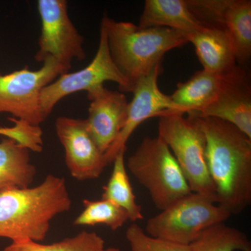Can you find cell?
<instances>
[{
	"instance_id": "30bf717a",
	"label": "cell",
	"mask_w": 251,
	"mask_h": 251,
	"mask_svg": "<svg viewBox=\"0 0 251 251\" xmlns=\"http://www.w3.org/2000/svg\"><path fill=\"white\" fill-rule=\"evenodd\" d=\"M161 71V64L157 66L135 85L132 92L133 99L128 103L125 125L116 140L105 153L108 164L112 163L120 151L126 150L130 135L143 122L153 117L175 114L179 110L171 97L163 94L158 87V79Z\"/></svg>"
},
{
	"instance_id": "8992f818",
	"label": "cell",
	"mask_w": 251,
	"mask_h": 251,
	"mask_svg": "<svg viewBox=\"0 0 251 251\" xmlns=\"http://www.w3.org/2000/svg\"><path fill=\"white\" fill-rule=\"evenodd\" d=\"M231 216L216 203L192 192L150 218L145 230L151 237L189 246L205 229Z\"/></svg>"
},
{
	"instance_id": "ba28073f",
	"label": "cell",
	"mask_w": 251,
	"mask_h": 251,
	"mask_svg": "<svg viewBox=\"0 0 251 251\" xmlns=\"http://www.w3.org/2000/svg\"><path fill=\"white\" fill-rule=\"evenodd\" d=\"M108 81L117 83L122 93L133 92V86L112 60L105 29L100 25L98 49L92 62L77 72L62 74L41 92V110L44 116L47 119L55 105L67 96L81 91L90 93L104 87L103 84Z\"/></svg>"
},
{
	"instance_id": "6da1fadb",
	"label": "cell",
	"mask_w": 251,
	"mask_h": 251,
	"mask_svg": "<svg viewBox=\"0 0 251 251\" xmlns=\"http://www.w3.org/2000/svg\"><path fill=\"white\" fill-rule=\"evenodd\" d=\"M197 117L205 135L216 204L232 216L241 214L251 202V138L223 120Z\"/></svg>"
},
{
	"instance_id": "277c9868",
	"label": "cell",
	"mask_w": 251,
	"mask_h": 251,
	"mask_svg": "<svg viewBox=\"0 0 251 251\" xmlns=\"http://www.w3.org/2000/svg\"><path fill=\"white\" fill-rule=\"evenodd\" d=\"M127 168L160 211L192 193L179 163L159 136L144 138L128 158Z\"/></svg>"
},
{
	"instance_id": "8fae6325",
	"label": "cell",
	"mask_w": 251,
	"mask_h": 251,
	"mask_svg": "<svg viewBox=\"0 0 251 251\" xmlns=\"http://www.w3.org/2000/svg\"><path fill=\"white\" fill-rule=\"evenodd\" d=\"M55 130L73 177L79 181L99 177L108 163L89 132L85 120L59 117Z\"/></svg>"
},
{
	"instance_id": "5b68a950",
	"label": "cell",
	"mask_w": 251,
	"mask_h": 251,
	"mask_svg": "<svg viewBox=\"0 0 251 251\" xmlns=\"http://www.w3.org/2000/svg\"><path fill=\"white\" fill-rule=\"evenodd\" d=\"M158 135L179 163L193 193L216 203L205 156L206 138L199 119L179 114L159 117Z\"/></svg>"
},
{
	"instance_id": "d6986e66",
	"label": "cell",
	"mask_w": 251,
	"mask_h": 251,
	"mask_svg": "<svg viewBox=\"0 0 251 251\" xmlns=\"http://www.w3.org/2000/svg\"><path fill=\"white\" fill-rule=\"evenodd\" d=\"M123 150L114 158L113 168L108 183L103 188L102 199L107 200L120 206L128 214L130 221L143 220L144 216L141 206L136 202L133 188L126 168Z\"/></svg>"
},
{
	"instance_id": "44dd1931",
	"label": "cell",
	"mask_w": 251,
	"mask_h": 251,
	"mask_svg": "<svg viewBox=\"0 0 251 251\" xmlns=\"http://www.w3.org/2000/svg\"><path fill=\"white\" fill-rule=\"evenodd\" d=\"M105 241L94 232L82 231L59 242L42 244L33 241L12 242L1 251H102Z\"/></svg>"
},
{
	"instance_id": "e0dca14e",
	"label": "cell",
	"mask_w": 251,
	"mask_h": 251,
	"mask_svg": "<svg viewBox=\"0 0 251 251\" xmlns=\"http://www.w3.org/2000/svg\"><path fill=\"white\" fill-rule=\"evenodd\" d=\"M204 25L191 12L186 0H146L138 26L168 28L186 36Z\"/></svg>"
},
{
	"instance_id": "d4e9b609",
	"label": "cell",
	"mask_w": 251,
	"mask_h": 251,
	"mask_svg": "<svg viewBox=\"0 0 251 251\" xmlns=\"http://www.w3.org/2000/svg\"><path fill=\"white\" fill-rule=\"evenodd\" d=\"M5 132V127H0V135H4Z\"/></svg>"
},
{
	"instance_id": "5bb4252c",
	"label": "cell",
	"mask_w": 251,
	"mask_h": 251,
	"mask_svg": "<svg viewBox=\"0 0 251 251\" xmlns=\"http://www.w3.org/2000/svg\"><path fill=\"white\" fill-rule=\"evenodd\" d=\"M193 116L223 120L251 138V86L244 71L239 68L216 100Z\"/></svg>"
},
{
	"instance_id": "7c38bea8",
	"label": "cell",
	"mask_w": 251,
	"mask_h": 251,
	"mask_svg": "<svg viewBox=\"0 0 251 251\" xmlns=\"http://www.w3.org/2000/svg\"><path fill=\"white\" fill-rule=\"evenodd\" d=\"M199 11L207 25L227 31L232 39L237 60L244 62L250 58V0H203Z\"/></svg>"
},
{
	"instance_id": "3957f363",
	"label": "cell",
	"mask_w": 251,
	"mask_h": 251,
	"mask_svg": "<svg viewBox=\"0 0 251 251\" xmlns=\"http://www.w3.org/2000/svg\"><path fill=\"white\" fill-rule=\"evenodd\" d=\"M100 25L105 29L112 60L133 90L138 81L161 65L166 52L188 43L181 31L164 27L140 28L107 16L102 18Z\"/></svg>"
},
{
	"instance_id": "cb8c5ba5",
	"label": "cell",
	"mask_w": 251,
	"mask_h": 251,
	"mask_svg": "<svg viewBox=\"0 0 251 251\" xmlns=\"http://www.w3.org/2000/svg\"><path fill=\"white\" fill-rule=\"evenodd\" d=\"M102 251H121L120 249H117V248L115 247H110L108 248V249H104Z\"/></svg>"
},
{
	"instance_id": "ffe728a7",
	"label": "cell",
	"mask_w": 251,
	"mask_h": 251,
	"mask_svg": "<svg viewBox=\"0 0 251 251\" xmlns=\"http://www.w3.org/2000/svg\"><path fill=\"white\" fill-rule=\"evenodd\" d=\"M189 247L190 251H251L247 234L224 223L205 229Z\"/></svg>"
},
{
	"instance_id": "7402d4cb",
	"label": "cell",
	"mask_w": 251,
	"mask_h": 251,
	"mask_svg": "<svg viewBox=\"0 0 251 251\" xmlns=\"http://www.w3.org/2000/svg\"><path fill=\"white\" fill-rule=\"evenodd\" d=\"M83 206V211L74 221L75 226L105 225L112 230H117L129 220L124 209L107 200H84Z\"/></svg>"
},
{
	"instance_id": "4fadbf2b",
	"label": "cell",
	"mask_w": 251,
	"mask_h": 251,
	"mask_svg": "<svg viewBox=\"0 0 251 251\" xmlns=\"http://www.w3.org/2000/svg\"><path fill=\"white\" fill-rule=\"evenodd\" d=\"M87 98L90 106L87 127L100 151L105 153L125 125L129 102L125 94L105 87L87 93Z\"/></svg>"
},
{
	"instance_id": "9a60e30c",
	"label": "cell",
	"mask_w": 251,
	"mask_h": 251,
	"mask_svg": "<svg viewBox=\"0 0 251 251\" xmlns=\"http://www.w3.org/2000/svg\"><path fill=\"white\" fill-rule=\"evenodd\" d=\"M239 69L236 66L223 73L199 71L186 82L178 84L177 89L170 96L179 108L175 114L197 115L216 100Z\"/></svg>"
},
{
	"instance_id": "484cf974",
	"label": "cell",
	"mask_w": 251,
	"mask_h": 251,
	"mask_svg": "<svg viewBox=\"0 0 251 251\" xmlns=\"http://www.w3.org/2000/svg\"><path fill=\"white\" fill-rule=\"evenodd\" d=\"M0 75H1V74H0Z\"/></svg>"
},
{
	"instance_id": "603a6c76",
	"label": "cell",
	"mask_w": 251,
	"mask_h": 251,
	"mask_svg": "<svg viewBox=\"0 0 251 251\" xmlns=\"http://www.w3.org/2000/svg\"><path fill=\"white\" fill-rule=\"evenodd\" d=\"M130 251H190L189 246L180 245L151 237L139 225H130L126 232Z\"/></svg>"
},
{
	"instance_id": "52a82bcc",
	"label": "cell",
	"mask_w": 251,
	"mask_h": 251,
	"mask_svg": "<svg viewBox=\"0 0 251 251\" xmlns=\"http://www.w3.org/2000/svg\"><path fill=\"white\" fill-rule=\"evenodd\" d=\"M70 69L52 58L43 62L37 70L25 69L0 75V113L34 126L46 120L41 110V94L44 87Z\"/></svg>"
},
{
	"instance_id": "ac0fdd59",
	"label": "cell",
	"mask_w": 251,
	"mask_h": 251,
	"mask_svg": "<svg viewBox=\"0 0 251 251\" xmlns=\"http://www.w3.org/2000/svg\"><path fill=\"white\" fill-rule=\"evenodd\" d=\"M30 150L11 138L0 143V193L10 188L29 187L36 175Z\"/></svg>"
},
{
	"instance_id": "7a4b0ae2",
	"label": "cell",
	"mask_w": 251,
	"mask_h": 251,
	"mask_svg": "<svg viewBox=\"0 0 251 251\" xmlns=\"http://www.w3.org/2000/svg\"><path fill=\"white\" fill-rule=\"evenodd\" d=\"M71 207L65 179L55 175H48L34 187L5 190L0 193V237L40 242L51 221Z\"/></svg>"
},
{
	"instance_id": "9c48e42d",
	"label": "cell",
	"mask_w": 251,
	"mask_h": 251,
	"mask_svg": "<svg viewBox=\"0 0 251 251\" xmlns=\"http://www.w3.org/2000/svg\"><path fill=\"white\" fill-rule=\"evenodd\" d=\"M37 8L41 27L35 60L43 63L52 58L69 69L74 59L84 60V37L69 17L67 1L39 0Z\"/></svg>"
},
{
	"instance_id": "2e32d148",
	"label": "cell",
	"mask_w": 251,
	"mask_h": 251,
	"mask_svg": "<svg viewBox=\"0 0 251 251\" xmlns=\"http://www.w3.org/2000/svg\"><path fill=\"white\" fill-rule=\"evenodd\" d=\"M186 38L194 46L202 70L223 73L237 66L232 39L224 29L204 25L201 29L186 34Z\"/></svg>"
}]
</instances>
